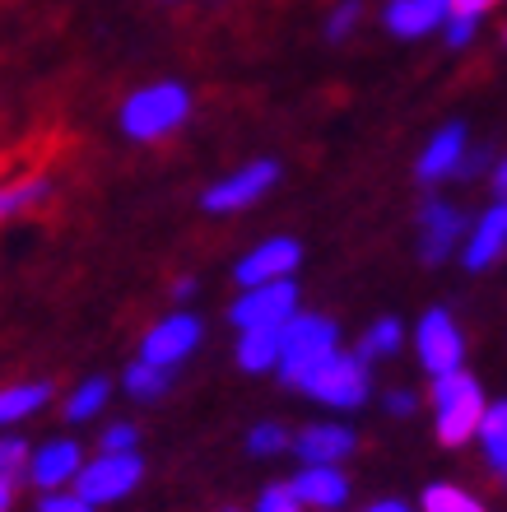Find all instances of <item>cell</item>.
<instances>
[{
  "mask_svg": "<svg viewBox=\"0 0 507 512\" xmlns=\"http://www.w3.org/2000/svg\"><path fill=\"white\" fill-rule=\"evenodd\" d=\"M484 168H489V154H480V149H470L466 163H461V177H480Z\"/></svg>",
  "mask_w": 507,
  "mask_h": 512,
  "instance_id": "obj_35",
  "label": "cell"
},
{
  "mask_svg": "<svg viewBox=\"0 0 507 512\" xmlns=\"http://www.w3.org/2000/svg\"><path fill=\"white\" fill-rule=\"evenodd\" d=\"M447 24H452V0H387L382 5V28L401 42L428 38Z\"/></svg>",
  "mask_w": 507,
  "mask_h": 512,
  "instance_id": "obj_13",
  "label": "cell"
},
{
  "mask_svg": "<svg viewBox=\"0 0 507 512\" xmlns=\"http://www.w3.org/2000/svg\"><path fill=\"white\" fill-rule=\"evenodd\" d=\"M191 89L177 80H159V84H145V89H135L126 94L117 112V126L121 135L131 140V145H154V140H168L187 126L191 117Z\"/></svg>",
  "mask_w": 507,
  "mask_h": 512,
  "instance_id": "obj_1",
  "label": "cell"
},
{
  "mask_svg": "<svg viewBox=\"0 0 507 512\" xmlns=\"http://www.w3.org/2000/svg\"><path fill=\"white\" fill-rule=\"evenodd\" d=\"M284 447H294V438H289V429L275 424V419H261V424H252V433H247V452H252V457H280Z\"/></svg>",
  "mask_w": 507,
  "mask_h": 512,
  "instance_id": "obj_27",
  "label": "cell"
},
{
  "mask_svg": "<svg viewBox=\"0 0 507 512\" xmlns=\"http://www.w3.org/2000/svg\"><path fill=\"white\" fill-rule=\"evenodd\" d=\"M107 396H112V382H107V378H84L80 387L66 396L61 415H66V424H89V419H94L98 410L107 405Z\"/></svg>",
  "mask_w": 507,
  "mask_h": 512,
  "instance_id": "obj_23",
  "label": "cell"
},
{
  "mask_svg": "<svg viewBox=\"0 0 507 512\" xmlns=\"http://www.w3.org/2000/svg\"><path fill=\"white\" fill-rule=\"evenodd\" d=\"M363 19V0H340L331 14H326V42H345Z\"/></svg>",
  "mask_w": 507,
  "mask_h": 512,
  "instance_id": "obj_29",
  "label": "cell"
},
{
  "mask_svg": "<svg viewBox=\"0 0 507 512\" xmlns=\"http://www.w3.org/2000/svg\"><path fill=\"white\" fill-rule=\"evenodd\" d=\"M498 0H452V14H470V19H480V14H489Z\"/></svg>",
  "mask_w": 507,
  "mask_h": 512,
  "instance_id": "obj_34",
  "label": "cell"
},
{
  "mask_svg": "<svg viewBox=\"0 0 507 512\" xmlns=\"http://www.w3.org/2000/svg\"><path fill=\"white\" fill-rule=\"evenodd\" d=\"M298 284L294 280H275V284H256L242 289L228 308L233 331H261V326H289L298 317Z\"/></svg>",
  "mask_w": 507,
  "mask_h": 512,
  "instance_id": "obj_7",
  "label": "cell"
},
{
  "mask_svg": "<svg viewBox=\"0 0 507 512\" xmlns=\"http://www.w3.org/2000/svg\"><path fill=\"white\" fill-rule=\"evenodd\" d=\"M470 131L466 122H447L433 131V140L424 145V154L414 159V177H419V187H438V182H447V177L461 173V163H466L470 154Z\"/></svg>",
  "mask_w": 507,
  "mask_h": 512,
  "instance_id": "obj_12",
  "label": "cell"
},
{
  "mask_svg": "<svg viewBox=\"0 0 507 512\" xmlns=\"http://www.w3.org/2000/svg\"><path fill=\"white\" fill-rule=\"evenodd\" d=\"M489 182H494V196H507V159L498 163L494 173H489Z\"/></svg>",
  "mask_w": 507,
  "mask_h": 512,
  "instance_id": "obj_38",
  "label": "cell"
},
{
  "mask_svg": "<svg viewBox=\"0 0 507 512\" xmlns=\"http://www.w3.org/2000/svg\"><path fill=\"white\" fill-rule=\"evenodd\" d=\"M80 471H84V452L75 438H52V443L33 447V471H28V480H33L42 494L75 485Z\"/></svg>",
  "mask_w": 507,
  "mask_h": 512,
  "instance_id": "obj_15",
  "label": "cell"
},
{
  "mask_svg": "<svg viewBox=\"0 0 507 512\" xmlns=\"http://www.w3.org/2000/svg\"><path fill=\"white\" fill-rule=\"evenodd\" d=\"M298 266H303V243L289 238V233H275V238H266V243H256L247 256H238L233 284H238V289H256V284L294 280Z\"/></svg>",
  "mask_w": 507,
  "mask_h": 512,
  "instance_id": "obj_10",
  "label": "cell"
},
{
  "mask_svg": "<svg viewBox=\"0 0 507 512\" xmlns=\"http://www.w3.org/2000/svg\"><path fill=\"white\" fill-rule=\"evenodd\" d=\"M275 182H280V163L252 159V163H242V168H233V173H224L219 182H210V187L201 191V210L205 215H238V210H252Z\"/></svg>",
  "mask_w": 507,
  "mask_h": 512,
  "instance_id": "obj_5",
  "label": "cell"
},
{
  "mask_svg": "<svg viewBox=\"0 0 507 512\" xmlns=\"http://www.w3.org/2000/svg\"><path fill=\"white\" fill-rule=\"evenodd\" d=\"M354 429L349 424H335V419H321V424H307L294 433V452L303 466H340V461L354 452Z\"/></svg>",
  "mask_w": 507,
  "mask_h": 512,
  "instance_id": "obj_16",
  "label": "cell"
},
{
  "mask_svg": "<svg viewBox=\"0 0 507 512\" xmlns=\"http://www.w3.org/2000/svg\"><path fill=\"white\" fill-rule=\"evenodd\" d=\"M38 512H94V503L84 499L80 489H52L38 499Z\"/></svg>",
  "mask_w": 507,
  "mask_h": 512,
  "instance_id": "obj_31",
  "label": "cell"
},
{
  "mask_svg": "<svg viewBox=\"0 0 507 512\" xmlns=\"http://www.w3.org/2000/svg\"><path fill=\"white\" fill-rule=\"evenodd\" d=\"M201 336H205L201 317L173 312V317H163V322H154L145 331V340H140V359H149V364H159V368H177L196 345H201Z\"/></svg>",
  "mask_w": 507,
  "mask_h": 512,
  "instance_id": "obj_11",
  "label": "cell"
},
{
  "mask_svg": "<svg viewBox=\"0 0 507 512\" xmlns=\"http://www.w3.org/2000/svg\"><path fill=\"white\" fill-rule=\"evenodd\" d=\"M28 471H33V447H28L19 433H10V438L0 443V485L19 489V480H28Z\"/></svg>",
  "mask_w": 507,
  "mask_h": 512,
  "instance_id": "obj_26",
  "label": "cell"
},
{
  "mask_svg": "<svg viewBox=\"0 0 507 512\" xmlns=\"http://www.w3.org/2000/svg\"><path fill=\"white\" fill-rule=\"evenodd\" d=\"M140 480H145V461H140V452H98V457L84 461L75 489H80L94 508H103V503H121L126 494H135Z\"/></svg>",
  "mask_w": 507,
  "mask_h": 512,
  "instance_id": "obj_6",
  "label": "cell"
},
{
  "mask_svg": "<svg viewBox=\"0 0 507 512\" xmlns=\"http://www.w3.org/2000/svg\"><path fill=\"white\" fill-rule=\"evenodd\" d=\"M233 359H238L242 373H280V359H284V326L238 331Z\"/></svg>",
  "mask_w": 507,
  "mask_h": 512,
  "instance_id": "obj_18",
  "label": "cell"
},
{
  "mask_svg": "<svg viewBox=\"0 0 507 512\" xmlns=\"http://www.w3.org/2000/svg\"><path fill=\"white\" fill-rule=\"evenodd\" d=\"M433 433H438L442 447H461V443H475L484 429V415H489V396L466 368H456L447 378H433Z\"/></svg>",
  "mask_w": 507,
  "mask_h": 512,
  "instance_id": "obj_2",
  "label": "cell"
},
{
  "mask_svg": "<svg viewBox=\"0 0 507 512\" xmlns=\"http://www.w3.org/2000/svg\"><path fill=\"white\" fill-rule=\"evenodd\" d=\"M419 512H489V508H484V499H475L470 489L447 485V480H433V485H424Z\"/></svg>",
  "mask_w": 507,
  "mask_h": 512,
  "instance_id": "obj_24",
  "label": "cell"
},
{
  "mask_svg": "<svg viewBox=\"0 0 507 512\" xmlns=\"http://www.w3.org/2000/svg\"><path fill=\"white\" fill-rule=\"evenodd\" d=\"M414 354H419V364L433 373V378H447L456 368L466 364V336H461V326L447 308H428L414 326Z\"/></svg>",
  "mask_w": 507,
  "mask_h": 512,
  "instance_id": "obj_8",
  "label": "cell"
},
{
  "mask_svg": "<svg viewBox=\"0 0 507 512\" xmlns=\"http://www.w3.org/2000/svg\"><path fill=\"white\" fill-rule=\"evenodd\" d=\"M503 42H507V33H503Z\"/></svg>",
  "mask_w": 507,
  "mask_h": 512,
  "instance_id": "obj_40",
  "label": "cell"
},
{
  "mask_svg": "<svg viewBox=\"0 0 507 512\" xmlns=\"http://www.w3.org/2000/svg\"><path fill=\"white\" fill-rule=\"evenodd\" d=\"M121 387H126V396H135L140 405H154L168 396V387H173V368L135 359V364H126V373H121Z\"/></svg>",
  "mask_w": 507,
  "mask_h": 512,
  "instance_id": "obj_20",
  "label": "cell"
},
{
  "mask_svg": "<svg viewBox=\"0 0 507 512\" xmlns=\"http://www.w3.org/2000/svg\"><path fill=\"white\" fill-rule=\"evenodd\" d=\"M363 512H414L410 503H401V499H377V503H368Z\"/></svg>",
  "mask_w": 507,
  "mask_h": 512,
  "instance_id": "obj_36",
  "label": "cell"
},
{
  "mask_svg": "<svg viewBox=\"0 0 507 512\" xmlns=\"http://www.w3.org/2000/svg\"><path fill=\"white\" fill-rule=\"evenodd\" d=\"M135 443H140V429L126 424V419H117V424H107V429L98 433V447H103V452H135Z\"/></svg>",
  "mask_w": 507,
  "mask_h": 512,
  "instance_id": "obj_30",
  "label": "cell"
},
{
  "mask_svg": "<svg viewBox=\"0 0 507 512\" xmlns=\"http://www.w3.org/2000/svg\"><path fill=\"white\" fill-rule=\"evenodd\" d=\"M196 294V275H177L173 280V298H191Z\"/></svg>",
  "mask_w": 507,
  "mask_h": 512,
  "instance_id": "obj_37",
  "label": "cell"
},
{
  "mask_svg": "<svg viewBox=\"0 0 507 512\" xmlns=\"http://www.w3.org/2000/svg\"><path fill=\"white\" fill-rule=\"evenodd\" d=\"M475 28H480V19L452 14V24H447V47H470V42H475Z\"/></svg>",
  "mask_w": 507,
  "mask_h": 512,
  "instance_id": "obj_32",
  "label": "cell"
},
{
  "mask_svg": "<svg viewBox=\"0 0 507 512\" xmlns=\"http://www.w3.org/2000/svg\"><path fill=\"white\" fill-rule=\"evenodd\" d=\"M252 512H307V503L298 499V489L289 485V480H275V485H266L256 494Z\"/></svg>",
  "mask_w": 507,
  "mask_h": 512,
  "instance_id": "obj_28",
  "label": "cell"
},
{
  "mask_svg": "<svg viewBox=\"0 0 507 512\" xmlns=\"http://www.w3.org/2000/svg\"><path fill=\"white\" fill-rule=\"evenodd\" d=\"M42 405H52V382H14L0 391V424L14 429L19 419L38 415Z\"/></svg>",
  "mask_w": 507,
  "mask_h": 512,
  "instance_id": "obj_19",
  "label": "cell"
},
{
  "mask_svg": "<svg viewBox=\"0 0 507 512\" xmlns=\"http://www.w3.org/2000/svg\"><path fill=\"white\" fill-rule=\"evenodd\" d=\"M387 410H391L396 419H410L414 410H419V396H414L410 387H391V391H387Z\"/></svg>",
  "mask_w": 507,
  "mask_h": 512,
  "instance_id": "obj_33",
  "label": "cell"
},
{
  "mask_svg": "<svg viewBox=\"0 0 507 512\" xmlns=\"http://www.w3.org/2000/svg\"><path fill=\"white\" fill-rule=\"evenodd\" d=\"M340 354V326L321 312H298L294 322L284 326V359H280V382L303 391L317 378L321 368Z\"/></svg>",
  "mask_w": 507,
  "mask_h": 512,
  "instance_id": "obj_3",
  "label": "cell"
},
{
  "mask_svg": "<svg viewBox=\"0 0 507 512\" xmlns=\"http://www.w3.org/2000/svg\"><path fill=\"white\" fill-rule=\"evenodd\" d=\"M507 256V196H494V205L475 219V229H470L466 247H461V266L466 270H489L498 266Z\"/></svg>",
  "mask_w": 507,
  "mask_h": 512,
  "instance_id": "obj_14",
  "label": "cell"
},
{
  "mask_svg": "<svg viewBox=\"0 0 507 512\" xmlns=\"http://www.w3.org/2000/svg\"><path fill=\"white\" fill-rule=\"evenodd\" d=\"M401 345H405V326L396 322V317H377V322L359 336L354 354H359L363 364L373 368L377 359H391V354H401Z\"/></svg>",
  "mask_w": 507,
  "mask_h": 512,
  "instance_id": "obj_21",
  "label": "cell"
},
{
  "mask_svg": "<svg viewBox=\"0 0 507 512\" xmlns=\"http://www.w3.org/2000/svg\"><path fill=\"white\" fill-rule=\"evenodd\" d=\"M224 512H238V508H224Z\"/></svg>",
  "mask_w": 507,
  "mask_h": 512,
  "instance_id": "obj_39",
  "label": "cell"
},
{
  "mask_svg": "<svg viewBox=\"0 0 507 512\" xmlns=\"http://www.w3.org/2000/svg\"><path fill=\"white\" fill-rule=\"evenodd\" d=\"M470 229H475V219H466L461 205L442 201V196H428L419 205V261L424 266H442L456 252V243L470 238Z\"/></svg>",
  "mask_w": 507,
  "mask_h": 512,
  "instance_id": "obj_9",
  "label": "cell"
},
{
  "mask_svg": "<svg viewBox=\"0 0 507 512\" xmlns=\"http://www.w3.org/2000/svg\"><path fill=\"white\" fill-rule=\"evenodd\" d=\"M289 485L312 512H340L349 503V475L340 466H298Z\"/></svg>",
  "mask_w": 507,
  "mask_h": 512,
  "instance_id": "obj_17",
  "label": "cell"
},
{
  "mask_svg": "<svg viewBox=\"0 0 507 512\" xmlns=\"http://www.w3.org/2000/svg\"><path fill=\"white\" fill-rule=\"evenodd\" d=\"M47 196H52V182H47V177H19V182H10V187L0 191V215L5 219L24 215V210L47 201Z\"/></svg>",
  "mask_w": 507,
  "mask_h": 512,
  "instance_id": "obj_25",
  "label": "cell"
},
{
  "mask_svg": "<svg viewBox=\"0 0 507 512\" xmlns=\"http://www.w3.org/2000/svg\"><path fill=\"white\" fill-rule=\"evenodd\" d=\"M480 447H484V461L498 480H507V401H489V415H484V429H480Z\"/></svg>",
  "mask_w": 507,
  "mask_h": 512,
  "instance_id": "obj_22",
  "label": "cell"
},
{
  "mask_svg": "<svg viewBox=\"0 0 507 512\" xmlns=\"http://www.w3.org/2000/svg\"><path fill=\"white\" fill-rule=\"evenodd\" d=\"M303 391L317 405H326V410H345V415H354V410H363L368 396H373V368L363 364L359 354L340 350Z\"/></svg>",
  "mask_w": 507,
  "mask_h": 512,
  "instance_id": "obj_4",
  "label": "cell"
}]
</instances>
